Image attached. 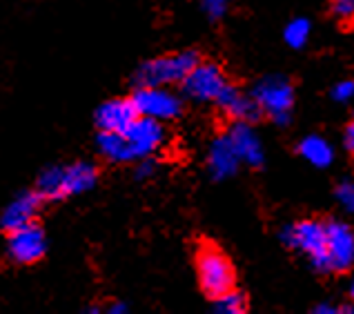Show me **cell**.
<instances>
[{
  "label": "cell",
  "mask_w": 354,
  "mask_h": 314,
  "mask_svg": "<svg viewBox=\"0 0 354 314\" xmlns=\"http://www.w3.org/2000/svg\"><path fill=\"white\" fill-rule=\"evenodd\" d=\"M299 154L308 160L312 167L326 169L335 163V147L330 145L328 138L319 134H310L299 143Z\"/></svg>",
  "instance_id": "2e32d148"
},
{
  "label": "cell",
  "mask_w": 354,
  "mask_h": 314,
  "mask_svg": "<svg viewBox=\"0 0 354 314\" xmlns=\"http://www.w3.org/2000/svg\"><path fill=\"white\" fill-rule=\"evenodd\" d=\"M154 172H156V160L151 158V156H145V158H138L136 160L134 174H136L138 181H147L149 176H154Z\"/></svg>",
  "instance_id": "7402d4cb"
},
{
  "label": "cell",
  "mask_w": 354,
  "mask_h": 314,
  "mask_svg": "<svg viewBox=\"0 0 354 314\" xmlns=\"http://www.w3.org/2000/svg\"><path fill=\"white\" fill-rule=\"evenodd\" d=\"M136 116L131 98H112L96 109V125L100 131H125Z\"/></svg>",
  "instance_id": "7c38bea8"
},
{
  "label": "cell",
  "mask_w": 354,
  "mask_h": 314,
  "mask_svg": "<svg viewBox=\"0 0 354 314\" xmlns=\"http://www.w3.org/2000/svg\"><path fill=\"white\" fill-rule=\"evenodd\" d=\"M227 83L230 80L223 69L216 63H203V60H198L187 72V76L180 80L185 96L196 100V103H214Z\"/></svg>",
  "instance_id": "52a82bcc"
},
{
  "label": "cell",
  "mask_w": 354,
  "mask_h": 314,
  "mask_svg": "<svg viewBox=\"0 0 354 314\" xmlns=\"http://www.w3.org/2000/svg\"><path fill=\"white\" fill-rule=\"evenodd\" d=\"M201 7L212 20H221L230 9V0H201Z\"/></svg>",
  "instance_id": "44dd1931"
},
{
  "label": "cell",
  "mask_w": 354,
  "mask_h": 314,
  "mask_svg": "<svg viewBox=\"0 0 354 314\" xmlns=\"http://www.w3.org/2000/svg\"><path fill=\"white\" fill-rule=\"evenodd\" d=\"M98 181V169L92 163L52 165L40 172L36 192L43 201H63L67 196L85 194Z\"/></svg>",
  "instance_id": "6da1fadb"
},
{
  "label": "cell",
  "mask_w": 354,
  "mask_h": 314,
  "mask_svg": "<svg viewBox=\"0 0 354 314\" xmlns=\"http://www.w3.org/2000/svg\"><path fill=\"white\" fill-rule=\"evenodd\" d=\"M343 147L348 151H354V123H350L346 129H343Z\"/></svg>",
  "instance_id": "cb8c5ba5"
},
{
  "label": "cell",
  "mask_w": 354,
  "mask_h": 314,
  "mask_svg": "<svg viewBox=\"0 0 354 314\" xmlns=\"http://www.w3.org/2000/svg\"><path fill=\"white\" fill-rule=\"evenodd\" d=\"M281 241L286 243L290 250L303 255L310 266L317 272H330L328 261V241H326V223L317 219H303L295 221L283 228Z\"/></svg>",
  "instance_id": "7a4b0ae2"
},
{
  "label": "cell",
  "mask_w": 354,
  "mask_h": 314,
  "mask_svg": "<svg viewBox=\"0 0 354 314\" xmlns=\"http://www.w3.org/2000/svg\"><path fill=\"white\" fill-rule=\"evenodd\" d=\"M40 203H43V198L38 196V192H23V194H18L12 203L3 210L0 225L7 232H12L16 228L27 225V223H34L40 210Z\"/></svg>",
  "instance_id": "9a60e30c"
},
{
  "label": "cell",
  "mask_w": 354,
  "mask_h": 314,
  "mask_svg": "<svg viewBox=\"0 0 354 314\" xmlns=\"http://www.w3.org/2000/svg\"><path fill=\"white\" fill-rule=\"evenodd\" d=\"M339 312V308H332L330 303H321L319 308H315V314H335Z\"/></svg>",
  "instance_id": "d4e9b609"
},
{
  "label": "cell",
  "mask_w": 354,
  "mask_h": 314,
  "mask_svg": "<svg viewBox=\"0 0 354 314\" xmlns=\"http://www.w3.org/2000/svg\"><path fill=\"white\" fill-rule=\"evenodd\" d=\"M335 196L339 201V205L346 210L348 214H352V212H354V183L350 178H343L341 183L337 185Z\"/></svg>",
  "instance_id": "d6986e66"
},
{
  "label": "cell",
  "mask_w": 354,
  "mask_h": 314,
  "mask_svg": "<svg viewBox=\"0 0 354 314\" xmlns=\"http://www.w3.org/2000/svg\"><path fill=\"white\" fill-rule=\"evenodd\" d=\"M214 103L223 109V114H227L232 120H245V123H254L261 116V109L259 105L254 103V98L250 94L241 92L239 87L234 85H225L223 92L218 94V98Z\"/></svg>",
  "instance_id": "5bb4252c"
},
{
  "label": "cell",
  "mask_w": 354,
  "mask_h": 314,
  "mask_svg": "<svg viewBox=\"0 0 354 314\" xmlns=\"http://www.w3.org/2000/svg\"><path fill=\"white\" fill-rule=\"evenodd\" d=\"M47 252V237L45 230L36 223H27L23 228L9 232L7 239V255L20 266H29L45 257Z\"/></svg>",
  "instance_id": "9c48e42d"
},
{
  "label": "cell",
  "mask_w": 354,
  "mask_h": 314,
  "mask_svg": "<svg viewBox=\"0 0 354 314\" xmlns=\"http://www.w3.org/2000/svg\"><path fill=\"white\" fill-rule=\"evenodd\" d=\"M196 277L198 286L207 297L216 299L218 295L232 290L236 283L234 266L218 248L205 246L196 255Z\"/></svg>",
  "instance_id": "277c9868"
},
{
  "label": "cell",
  "mask_w": 354,
  "mask_h": 314,
  "mask_svg": "<svg viewBox=\"0 0 354 314\" xmlns=\"http://www.w3.org/2000/svg\"><path fill=\"white\" fill-rule=\"evenodd\" d=\"M330 96H332V100H335V103H339V105H348L350 100L354 98V83H352L350 78L339 80V83H337L335 87H332Z\"/></svg>",
  "instance_id": "ffe728a7"
},
{
  "label": "cell",
  "mask_w": 354,
  "mask_h": 314,
  "mask_svg": "<svg viewBox=\"0 0 354 314\" xmlns=\"http://www.w3.org/2000/svg\"><path fill=\"white\" fill-rule=\"evenodd\" d=\"M328 261L330 272H348L354 263V234L352 228L343 221L326 223Z\"/></svg>",
  "instance_id": "30bf717a"
},
{
  "label": "cell",
  "mask_w": 354,
  "mask_h": 314,
  "mask_svg": "<svg viewBox=\"0 0 354 314\" xmlns=\"http://www.w3.org/2000/svg\"><path fill=\"white\" fill-rule=\"evenodd\" d=\"M123 136L127 138L131 163H136L138 158L154 156L167 138L163 123L147 116H136L129 123V127L123 131Z\"/></svg>",
  "instance_id": "ba28073f"
},
{
  "label": "cell",
  "mask_w": 354,
  "mask_h": 314,
  "mask_svg": "<svg viewBox=\"0 0 354 314\" xmlns=\"http://www.w3.org/2000/svg\"><path fill=\"white\" fill-rule=\"evenodd\" d=\"M196 52H178L169 56H158L145 60L136 72V83L138 85H156V87H169L180 83L192 67L198 63Z\"/></svg>",
  "instance_id": "5b68a950"
},
{
  "label": "cell",
  "mask_w": 354,
  "mask_h": 314,
  "mask_svg": "<svg viewBox=\"0 0 354 314\" xmlns=\"http://www.w3.org/2000/svg\"><path fill=\"white\" fill-rule=\"evenodd\" d=\"M239 167H241V158L234 151V147H232L227 134L218 136L214 143L209 145V151H207L209 176L214 181H227L236 174Z\"/></svg>",
  "instance_id": "4fadbf2b"
},
{
  "label": "cell",
  "mask_w": 354,
  "mask_h": 314,
  "mask_svg": "<svg viewBox=\"0 0 354 314\" xmlns=\"http://www.w3.org/2000/svg\"><path fill=\"white\" fill-rule=\"evenodd\" d=\"M109 312H112V314H125V312H129V306H125V303H116V306L109 308Z\"/></svg>",
  "instance_id": "484cf974"
},
{
  "label": "cell",
  "mask_w": 354,
  "mask_h": 314,
  "mask_svg": "<svg viewBox=\"0 0 354 314\" xmlns=\"http://www.w3.org/2000/svg\"><path fill=\"white\" fill-rule=\"evenodd\" d=\"M332 12H335L339 20L348 23L354 16V0H335V3H332Z\"/></svg>",
  "instance_id": "603a6c76"
},
{
  "label": "cell",
  "mask_w": 354,
  "mask_h": 314,
  "mask_svg": "<svg viewBox=\"0 0 354 314\" xmlns=\"http://www.w3.org/2000/svg\"><path fill=\"white\" fill-rule=\"evenodd\" d=\"M227 138L234 151L239 154L241 163H245L250 167H261L263 160H266V149H263V143L259 134L252 127V123H245V120H234V125L227 131Z\"/></svg>",
  "instance_id": "8fae6325"
},
{
  "label": "cell",
  "mask_w": 354,
  "mask_h": 314,
  "mask_svg": "<svg viewBox=\"0 0 354 314\" xmlns=\"http://www.w3.org/2000/svg\"><path fill=\"white\" fill-rule=\"evenodd\" d=\"M138 116H147L167 123L183 114V98L169 87H156V85H138V89L131 96Z\"/></svg>",
  "instance_id": "8992f818"
},
{
  "label": "cell",
  "mask_w": 354,
  "mask_h": 314,
  "mask_svg": "<svg viewBox=\"0 0 354 314\" xmlns=\"http://www.w3.org/2000/svg\"><path fill=\"white\" fill-rule=\"evenodd\" d=\"M310 36H312V23L308 18H295L290 20L283 29V38L292 49H303L310 43Z\"/></svg>",
  "instance_id": "e0dca14e"
},
{
  "label": "cell",
  "mask_w": 354,
  "mask_h": 314,
  "mask_svg": "<svg viewBox=\"0 0 354 314\" xmlns=\"http://www.w3.org/2000/svg\"><path fill=\"white\" fill-rule=\"evenodd\" d=\"M245 310H248V301L234 288L214 299V312L218 314H243Z\"/></svg>",
  "instance_id": "ac0fdd59"
},
{
  "label": "cell",
  "mask_w": 354,
  "mask_h": 314,
  "mask_svg": "<svg viewBox=\"0 0 354 314\" xmlns=\"http://www.w3.org/2000/svg\"><path fill=\"white\" fill-rule=\"evenodd\" d=\"M252 98L261 114H268L279 127L290 125L292 107H295V87L286 76H266L252 89Z\"/></svg>",
  "instance_id": "3957f363"
}]
</instances>
